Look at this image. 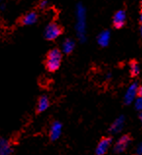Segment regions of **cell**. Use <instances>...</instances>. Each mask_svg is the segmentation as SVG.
Instances as JSON below:
<instances>
[{
    "label": "cell",
    "mask_w": 142,
    "mask_h": 155,
    "mask_svg": "<svg viewBox=\"0 0 142 155\" xmlns=\"http://www.w3.org/2000/svg\"><path fill=\"white\" fill-rule=\"evenodd\" d=\"M76 32L80 42L86 40V9L82 3L76 7Z\"/></svg>",
    "instance_id": "6da1fadb"
},
{
    "label": "cell",
    "mask_w": 142,
    "mask_h": 155,
    "mask_svg": "<svg viewBox=\"0 0 142 155\" xmlns=\"http://www.w3.org/2000/svg\"><path fill=\"white\" fill-rule=\"evenodd\" d=\"M62 63V51L53 48L48 51L45 58V68L48 72H56L59 70V68Z\"/></svg>",
    "instance_id": "7a4b0ae2"
},
{
    "label": "cell",
    "mask_w": 142,
    "mask_h": 155,
    "mask_svg": "<svg viewBox=\"0 0 142 155\" xmlns=\"http://www.w3.org/2000/svg\"><path fill=\"white\" fill-rule=\"evenodd\" d=\"M63 34V28L58 23L56 22H50L44 28V38L49 41H53V40L59 38L61 35Z\"/></svg>",
    "instance_id": "3957f363"
},
{
    "label": "cell",
    "mask_w": 142,
    "mask_h": 155,
    "mask_svg": "<svg viewBox=\"0 0 142 155\" xmlns=\"http://www.w3.org/2000/svg\"><path fill=\"white\" fill-rule=\"evenodd\" d=\"M137 91H138V84L132 83L131 84H129V87L127 88V91H125V93H124V102L127 105H129L134 102L136 97L138 96Z\"/></svg>",
    "instance_id": "277c9868"
},
{
    "label": "cell",
    "mask_w": 142,
    "mask_h": 155,
    "mask_svg": "<svg viewBox=\"0 0 142 155\" xmlns=\"http://www.w3.org/2000/svg\"><path fill=\"white\" fill-rule=\"evenodd\" d=\"M131 141V137L129 134H124L121 136L119 140H118L115 144H114V151L118 154H121L123 153L124 151H125V149L128 147L129 143Z\"/></svg>",
    "instance_id": "5b68a950"
},
{
    "label": "cell",
    "mask_w": 142,
    "mask_h": 155,
    "mask_svg": "<svg viewBox=\"0 0 142 155\" xmlns=\"http://www.w3.org/2000/svg\"><path fill=\"white\" fill-rule=\"evenodd\" d=\"M111 145H112V138L111 137H105L103 138H101L95 148L96 155H105L108 152V150L110 149Z\"/></svg>",
    "instance_id": "8992f818"
},
{
    "label": "cell",
    "mask_w": 142,
    "mask_h": 155,
    "mask_svg": "<svg viewBox=\"0 0 142 155\" xmlns=\"http://www.w3.org/2000/svg\"><path fill=\"white\" fill-rule=\"evenodd\" d=\"M127 22V13L124 10H118L113 16V25L116 28H121Z\"/></svg>",
    "instance_id": "52a82bcc"
},
{
    "label": "cell",
    "mask_w": 142,
    "mask_h": 155,
    "mask_svg": "<svg viewBox=\"0 0 142 155\" xmlns=\"http://www.w3.org/2000/svg\"><path fill=\"white\" fill-rule=\"evenodd\" d=\"M63 132V125L59 121H55L52 123L49 130V137L52 141L59 140Z\"/></svg>",
    "instance_id": "ba28073f"
},
{
    "label": "cell",
    "mask_w": 142,
    "mask_h": 155,
    "mask_svg": "<svg viewBox=\"0 0 142 155\" xmlns=\"http://www.w3.org/2000/svg\"><path fill=\"white\" fill-rule=\"evenodd\" d=\"M124 124H125V118H124V116L121 115L118 118H116L115 121L112 123L110 128H109V132H110V134H119L123 130V129L124 127Z\"/></svg>",
    "instance_id": "9c48e42d"
},
{
    "label": "cell",
    "mask_w": 142,
    "mask_h": 155,
    "mask_svg": "<svg viewBox=\"0 0 142 155\" xmlns=\"http://www.w3.org/2000/svg\"><path fill=\"white\" fill-rule=\"evenodd\" d=\"M38 21V14L36 11H30L26 13L21 18V25L22 26H32Z\"/></svg>",
    "instance_id": "30bf717a"
},
{
    "label": "cell",
    "mask_w": 142,
    "mask_h": 155,
    "mask_svg": "<svg viewBox=\"0 0 142 155\" xmlns=\"http://www.w3.org/2000/svg\"><path fill=\"white\" fill-rule=\"evenodd\" d=\"M13 153V145L6 138L0 137V155H11Z\"/></svg>",
    "instance_id": "8fae6325"
},
{
    "label": "cell",
    "mask_w": 142,
    "mask_h": 155,
    "mask_svg": "<svg viewBox=\"0 0 142 155\" xmlns=\"http://www.w3.org/2000/svg\"><path fill=\"white\" fill-rule=\"evenodd\" d=\"M111 40V34L109 31H102L97 36V43L101 47H106L109 45Z\"/></svg>",
    "instance_id": "7c38bea8"
},
{
    "label": "cell",
    "mask_w": 142,
    "mask_h": 155,
    "mask_svg": "<svg viewBox=\"0 0 142 155\" xmlns=\"http://www.w3.org/2000/svg\"><path fill=\"white\" fill-rule=\"evenodd\" d=\"M50 106V100L46 95H41L37 100V104H36V111L38 113H42L49 108Z\"/></svg>",
    "instance_id": "4fadbf2b"
},
{
    "label": "cell",
    "mask_w": 142,
    "mask_h": 155,
    "mask_svg": "<svg viewBox=\"0 0 142 155\" xmlns=\"http://www.w3.org/2000/svg\"><path fill=\"white\" fill-rule=\"evenodd\" d=\"M76 48V42L75 40H73L71 38H67L64 40V42L62 43V51L65 54H71V53L75 50Z\"/></svg>",
    "instance_id": "5bb4252c"
},
{
    "label": "cell",
    "mask_w": 142,
    "mask_h": 155,
    "mask_svg": "<svg viewBox=\"0 0 142 155\" xmlns=\"http://www.w3.org/2000/svg\"><path fill=\"white\" fill-rule=\"evenodd\" d=\"M129 72L132 77H137L140 74V66L135 61H131L129 64Z\"/></svg>",
    "instance_id": "9a60e30c"
},
{
    "label": "cell",
    "mask_w": 142,
    "mask_h": 155,
    "mask_svg": "<svg viewBox=\"0 0 142 155\" xmlns=\"http://www.w3.org/2000/svg\"><path fill=\"white\" fill-rule=\"evenodd\" d=\"M134 107L137 111L142 112V96H137L134 100Z\"/></svg>",
    "instance_id": "2e32d148"
},
{
    "label": "cell",
    "mask_w": 142,
    "mask_h": 155,
    "mask_svg": "<svg viewBox=\"0 0 142 155\" xmlns=\"http://www.w3.org/2000/svg\"><path fill=\"white\" fill-rule=\"evenodd\" d=\"M38 7H39V9L45 10L46 8L48 7V1H47V0H40L39 4H38Z\"/></svg>",
    "instance_id": "e0dca14e"
},
{
    "label": "cell",
    "mask_w": 142,
    "mask_h": 155,
    "mask_svg": "<svg viewBox=\"0 0 142 155\" xmlns=\"http://www.w3.org/2000/svg\"><path fill=\"white\" fill-rule=\"evenodd\" d=\"M142 153V142L141 143H139V145L137 146V149H136V154L137 155H139Z\"/></svg>",
    "instance_id": "ac0fdd59"
},
{
    "label": "cell",
    "mask_w": 142,
    "mask_h": 155,
    "mask_svg": "<svg viewBox=\"0 0 142 155\" xmlns=\"http://www.w3.org/2000/svg\"><path fill=\"white\" fill-rule=\"evenodd\" d=\"M137 94L138 96H142V84L138 85V91H137Z\"/></svg>",
    "instance_id": "d6986e66"
},
{
    "label": "cell",
    "mask_w": 142,
    "mask_h": 155,
    "mask_svg": "<svg viewBox=\"0 0 142 155\" xmlns=\"http://www.w3.org/2000/svg\"><path fill=\"white\" fill-rule=\"evenodd\" d=\"M139 20H140V22L142 24V8H141V11H140V17H139Z\"/></svg>",
    "instance_id": "ffe728a7"
},
{
    "label": "cell",
    "mask_w": 142,
    "mask_h": 155,
    "mask_svg": "<svg viewBox=\"0 0 142 155\" xmlns=\"http://www.w3.org/2000/svg\"><path fill=\"white\" fill-rule=\"evenodd\" d=\"M139 119H140V122L142 124V112H140V115H139Z\"/></svg>",
    "instance_id": "44dd1931"
},
{
    "label": "cell",
    "mask_w": 142,
    "mask_h": 155,
    "mask_svg": "<svg viewBox=\"0 0 142 155\" xmlns=\"http://www.w3.org/2000/svg\"><path fill=\"white\" fill-rule=\"evenodd\" d=\"M140 34H141V36H142V25L140 27Z\"/></svg>",
    "instance_id": "7402d4cb"
},
{
    "label": "cell",
    "mask_w": 142,
    "mask_h": 155,
    "mask_svg": "<svg viewBox=\"0 0 142 155\" xmlns=\"http://www.w3.org/2000/svg\"><path fill=\"white\" fill-rule=\"evenodd\" d=\"M139 155H142V153H141V154H139Z\"/></svg>",
    "instance_id": "603a6c76"
}]
</instances>
